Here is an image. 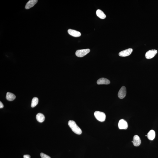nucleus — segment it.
<instances>
[{
	"label": "nucleus",
	"instance_id": "obj_7",
	"mask_svg": "<svg viewBox=\"0 0 158 158\" xmlns=\"http://www.w3.org/2000/svg\"><path fill=\"white\" fill-rule=\"evenodd\" d=\"M118 127L120 129L126 130L128 128V124L125 120L123 119H121L119 121Z\"/></svg>",
	"mask_w": 158,
	"mask_h": 158
},
{
	"label": "nucleus",
	"instance_id": "obj_13",
	"mask_svg": "<svg viewBox=\"0 0 158 158\" xmlns=\"http://www.w3.org/2000/svg\"><path fill=\"white\" fill-rule=\"evenodd\" d=\"M16 98V96L14 94L9 92L7 93L6 98L8 101H14Z\"/></svg>",
	"mask_w": 158,
	"mask_h": 158
},
{
	"label": "nucleus",
	"instance_id": "obj_15",
	"mask_svg": "<svg viewBox=\"0 0 158 158\" xmlns=\"http://www.w3.org/2000/svg\"><path fill=\"white\" fill-rule=\"evenodd\" d=\"M96 14L98 17L101 19H104L106 17V16L104 13L103 11H101V10L98 9L97 10Z\"/></svg>",
	"mask_w": 158,
	"mask_h": 158
},
{
	"label": "nucleus",
	"instance_id": "obj_14",
	"mask_svg": "<svg viewBox=\"0 0 158 158\" xmlns=\"http://www.w3.org/2000/svg\"><path fill=\"white\" fill-rule=\"evenodd\" d=\"M36 119L39 122H43L45 120V117L43 114L41 113H38L36 115Z\"/></svg>",
	"mask_w": 158,
	"mask_h": 158
},
{
	"label": "nucleus",
	"instance_id": "obj_18",
	"mask_svg": "<svg viewBox=\"0 0 158 158\" xmlns=\"http://www.w3.org/2000/svg\"><path fill=\"white\" fill-rule=\"evenodd\" d=\"M23 157L24 158H30V156L29 155H24Z\"/></svg>",
	"mask_w": 158,
	"mask_h": 158
},
{
	"label": "nucleus",
	"instance_id": "obj_10",
	"mask_svg": "<svg viewBox=\"0 0 158 158\" xmlns=\"http://www.w3.org/2000/svg\"><path fill=\"white\" fill-rule=\"evenodd\" d=\"M38 1L37 0H30L28 2L25 6L26 9H30L36 5Z\"/></svg>",
	"mask_w": 158,
	"mask_h": 158
},
{
	"label": "nucleus",
	"instance_id": "obj_8",
	"mask_svg": "<svg viewBox=\"0 0 158 158\" xmlns=\"http://www.w3.org/2000/svg\"><path fill=\"white\" fill-rule=\"evenodd\" d=\"M134 145L135 146H138L141 144V140L138 135H135L134 136L133 140L132 141Z\"/></svg>",
	"mask_w": 158,
	"mask_h": 158
},
{
	"label": "nucleus",
	"instance_id": "obj_2",
	"mask_svg": "<svg viewBox=\"0 0 158 158\" xmlns=\"http://www.w3.org/2000/svg\"><path fill=\"white\" fill-rule=\"evenodd\" d=\"M94 116L98 120L101 122H103L105 121L106 119V115L105 113L99 111H96L94 112Z\"/></svg>",
	"mask_w": 158,
	"mask_h": 158
},
{
	"label": "nucleus",
	"instance_id": "obj_12",
	"mask_svg": "<svg viewBox=\"0 0 158 158\" xmlns=\"http://www.w3.org/2000/svg\"><path fill=\"white\" fill-rule=\"evenodd\" d=\"M147 136L148 139L149 140H153L154 139L156 136V134L154 130H150L148 133Z\"/></svg>",
	"mask_w": 158,
	"mask_h": 158
},
{
	"label": "nucleus",
	"instance_id": "obj_16",
	"mask_svg": "<svg viewBox=\"0 0 158 158\" xmlns=\"http://www.w3.org/2000/svg\"><path fill=\"white\" fill-rule=\"evenodd\" d=\"M38 102V98L37 97H34L32 101L31 107L32 108H34L37 105Z\"/></svg>",
	"mask_w": 158,
	"mask_h": 158
},
{
	"label": "nucleus",
	"instance_id": "obj_11",
	"mask_svg": "<svg viewBox=\"0 0 158 158\" xmlns=\"http://www.w3.org/2000/svg\"><path fill=\"white\" fill-rule=\"evenodd\" d=\"M110 83V81L106 78H102L99 79L97 81V84L98 85L109 84Z\"/></svg>",
	"mask_w": 158,
	"mask_h": 158
},
{
	"label": "nucleus",
	"instance_id": "obj_4",
	"mask_svg": "<svg viewBox=\"0 0 158 158\" xmlns=\"http://www.w3.org/2000/svg\"><path fill=\"white\" fill-rule=\"evenodd\" d=\"M127 94V91L125 87L122 86L119 91L118 95L119 98L120 99H123L126 96Z\"/></svg>",
	"mask_w": 158,
	"mask_h": 158
},
{
	"label": "nucleus",
	"instance_id": "obj_3",
	"mask_svg": "<svg viewBox=\"0 0 158 158\" xmlns=\"http://www.w3.org/2000/svg\"><path fill=\"white\" fill-rule=\"evenodd\" d=\"M90 51L89 49L78 50L76 52V56L78 57H82L87 54Z\"/></svg>",
	"mask_w": 158,
	"mask_h": 158
},
{
	"label": "nucleus",
	"instance_id": "obj_19",
	"mask_svg": "<svg viewBox=\"0 0 158 158\" xmlns=\"http://www.w3.org/2000/svg\"><path fill=\"white\" fill-rule=\"evenodd\" d=\"M4 107V105L3 104H2V102L0 101V108H2Z\"/></svg>",
	"mask_w": 158,
	"mask_h": 158
},
{
	"label": "nucleus",
	"instance_id": "obj_1",
	"mask_svg": "<svg viewBox=\"0 0 158 158\" xmlns=\"http://www.w3.org/2000/svg\"><path fill=\"white\" fill-rule=\"evenodd\" d=\"M68 124L72 131L75 134L78 135H80L82 134V130L78 127L75 121L73 120H70L68 122Z\"/></svg>",
	"mask_w": 158,
	"mask_h": 158
},
{
	"label": "nucleus",
	"instance_id": "obj_5",
	"mask_svg": "<svg viewBox=\"0 0 158 158\" xmlns=\"http://www.w3.org/2000/svg\"><path fill=\"white\" fill-rule=\"evenodd\" d=\"M157 50H152L149 51L146 54L145 56L146 59H151L153 58L157 53Z\"/></svg>",
	"mask_w": 158,
	"mask_h": 158
},
{
	"label": "nucleus",
	"instance_id": "obj_9",
	"mask_svg": "<svg viewBox=\"0 0 158 158\" xmlns=\"http://www.w3.org/2000/svg\"><path fill=\"white\" fill-rule=\"evenodd\" d=\"M68 32L70 35L74 37H79L81 35V33L79 32L72 29H69L68 30Z\"/></svg>",
	"mask_w": 158,
	"mask_h": 158
},
{
	"label": "nucleus",
	"instance_id": "obj_6",
	"mask_svg": "<svg viewBox=\"0 0 158 158\" xmlns=\"http://www.w3.org/2000/svg\"><path fill=\"white\" fill-rule=\"evenodd\" d=\"M133 50L131 48L123 50L119 53V56L122 57H126L129 56L132 53Z\"/></svg>",
	"mask_w": 158,
	"mask_h": 158
},
{
	"label": "nucleus",
	"instance_id": "obj_17",
	"mask_svg": "<svg viewBox=\"0 0 158 158\" xmlns=\"http://www.w3.org/2000/svg\"><path fill=\"white\" fill-rule=\"evenodd\" d=\"M40 155L42 158H51L50 156L45 154L44 153H41Z\"/></svg>",
	"mask_w": 158,
	"mask_h": 158
}]
</instances>
